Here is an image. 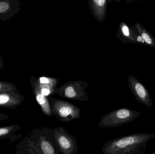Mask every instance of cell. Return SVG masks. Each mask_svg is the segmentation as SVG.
Returning a JSON list of instances; mask_svg holds the SVG:
<instances>
[{
  "instance_id": "1",
  "label": "cell",
  "mask_w": 155,
  "mask_h": 154,
  "mask_svg": "<svg viewBox=\"0 0 155 154\" xmlns=\"http://www.w3.org/2000/svg\"><path fill=\"white\" fill-rule=\"evenodd\" d=\"M15 154H61L51 128H36L15 146Z\"/></svg>"
},
{
  "instance_id": "2",
  "label": "cell",
  "mask_w": 155,
  "mask_h": 154,
  "mask_svg": "<svg viewBox=\"0 0 155 154\" xmlns=\"http://www.w3.org/2000/svg\"><path fill=\"white\" fill-rule=\"evenodd\" d=\"M155 134L139 133L124 136L106 142L102 146L104 154H145L147 143Z\"/></svg>"
},
{
  "instance_id": "3",
  "label": "cell",
  "mask_w": 155,
  "mask_h": 154,
  "mask_svg": "<svg viewBox=\"0 0 155 154\" xmlns=\"http://www.w3.org/2000/svg\"><path fill=\"white\" fill-rule=\"evenodd\" d=\"M140 113L129 108H122L113 110L103 116L98 122L101 128L117 127L133 122L140 116Z\"/></svg>"
},
{
  "instance_id": "4",
  "label": "cell",
  "mask_w": 155,
  "mask_h": 154,
  "mask_svg": "<svg viewBox=\"0 0 155 154\" xmlns=\"http://www.w3.org/2000/svg\"><path fill=\"white\" fill-rule=\"evenodd\" d=\"M52 115L62 122H70L81 117V110L71 103L59 99H49Z\"/></svg>"
},
{
  "instance_id": "5",
  "label": "cell",
  "mask_w": 155,
  "mask_h": 154,
  "mask_svg": "<svg viewBox=\"0 0 155 154\" xmlns=\"http://www.w3.org/2000/svg\"><path fill=\"white\" fill-rule=\"evenodd\" d=\"M53 136L62 154H77L78 145L77 138L69 134L63 127L51 128Z\"/></svg>"
},
{
  "instance_id": "6",
  "label": "cell",
  "mask_w": 155,
  "mask_h": 154,
  "mask_svg": "<svg viewBox=\"0 0 155 154\" xmlns=\"http://www.w3.org/2000/svg\"><path fill=\"white\" fill-rule=\"evenodd\" d=\"M129 87L138 102L148 108L153 105L152 98L148 90L134 76L128 77Z\"/></svg>"
},
{
  "instance_id": "7",
  "label": "cell",
  "mask_w": 155,
  "mask_h": 154,
  "mask_svg": "<svg viewBox=\"0 0 155 154\" xmlns=\"http://www.w3.org/2000/svg\"><path fill=\"white\" fill-rule=\"evenodd\" d=\"M21 5L19 0H0V20L5 21L19 13Z\"/></svg>"
},
{
  "instance_id": "8",
  "label": "cell",
  "mask_w": 155,
  "mask_h": 154,
  "mask_svg": "<svg viewBox=\"0 0 155 154\" xmlns=\"http://www.w3.org/2000/svg\"><path fill=\"white\" fill-rule=\"evenodd\" d=\"M24 97L20 92L0 93V107L14 109L21 105Z\"/></svg>"
},
{
  "instance_id": "9",
  "label": "cell",
  "mask_w": 155,
  "mask_h": 154,
  "mask_svg": "<svg viewBox=\"0 0 155 154\" xmlns=\"http://www.w3.org/2000/svg\"><path fill=\"white\" fill-rule=\"evenodd\" d=\"M121 31L127 42L146 45L135 27H129L125 24H123L121 26Z\"/></svg>"
},
{
  "instance_id": "10",
  "label": "cell",
  "mask_w": 155,
  "mask_h": 154,
  "mask_svg": "<svg viewBox=\"0 0 155 154\" xmlns=\"http://www.w3.org/2000/svg\"><path fill=\"white\" fill-rule=\"evenodd\" d=\"M34 92L36 101L41 107L43 113L48 117H51V112L49 100L46 97L41 94L40 89L37 85H35Z\"/></svg>"
},
{
  "instance_id": "11",
  "label": "cell",
  "mask_w": 155,
  "mask_h": 154,
  "mask_svg": "<svg viewBox=\"0 0 155 154\" xmlns=\"http://www.w3.org/2000/svg\"><path fill=\"white\" fill-rule=\"evenodd\" d=\"M135 27L139 35L143 38L146 45L151 47H155V39L146 28L139 23H135Z\"/></svg>"
},
{
  "instance_id": "12",
  "label": "cell",
  "mask_w": 155,
  "mask_h": 154,
  "mask_svg": "<svg viewBox=\"0 0 155 154\" xmlns=\"http://www.w3.org/2000/svg\"><path fill=\"white\" fill-rule=\"evenodd\" d=\"M21 129V127L18 124L0 127V139L8 138Z\"/></svg>"
},
{
  "instance_id": "13",
  "label": "cell",
  "mask_w": 155,
  "mask_h": 154,
  "mask_svg": "<svg viewBox=\"0 0 155 154\" xmlns=\"http://www.w3.org/2000/svg\"><path fill=\"white\" fill-rule=\"evenodd\" d=\"M61 95L65 97L72 99L85 100L87 99V98L84 97L83 95L77 93L73 87L71 86L66 87L64 90V93H62Z\"/></svg>"
},
{
  "instance_id": "14",
  "label": "cell",
  "mask_w": 155,
  "mask_h": 154,
  "mask_svg": "<svg viewBox=\"0 0 155 154\" xmlns=\"http://www.w3.org/2000/svg\"><path fill=\"white\" fill-rule=\"evenodd\" d=\"M7 92H19L13 83L0 80V93Z\"/></svg>"
},
{
  "instance_id": "15",
  "label": "cell",
  "mask_w": 155,
  "mask_h": 154,
  "mask_svg": "<svg viewBox=\"0 0 155 154\" xmlns=\"http://www.w3.org/2000/svg\"><path fill=\"white\" fill-rule=\"evenodd\" d=\"M40 90L41 94L45 97L50 96L51 93V90L49 89L48 88L45 87H42L40 89Z\"/></svg>"
},
{
  "instance_id": "16",
  "label": "cell",
  "mask_w": 155,
  "mask_h": 154,
  "mask_svg": "<svg viewBox=\"0 0 155 154\" xmlns=\"http://www.w3.org/2000/svg\"><path fill=\"white\" fill-rule=\"evenodd\" d=\"M94 2L95 4L98 6H102L104 5L106 1L105 0H94Z\"/></svg>"
},
{
  "instance_id": "17",
  "label": "cell",
  "mask_w": 155,
  "mask_h": 154,
  "mask_svg": "<svg viewBox=\"0 0 155 154\" xmlns=\"http://www.w3.org/2000/svg\"><path fill=\"white\" fill-rule=\"evenodd\" d=\"M10 118V117L4 113L0 112V121L8 119Z\"/></svg>"
},
{
  "instance_id": "18",
  "label": "cell",
  "mask_w": 155,
  "mask_h": 154,
  "mask_svg": "<svg viewBox=\"0 0 155 154\" xmlns=\"http://www.w3.org/2000/svg\"><path fill=\"white\" fill-rule=\"evenodd\" d=\"M40 83L42 84H48L49 83V80L47 78L42 77L40 78Z\"/></svg>"
},
{
  "instance_id": "19",
  "label": "cell",
  "mask_w": 155,
  "mask_h": 154,
  "mask_svg": "<svg viewBox=\"0 0 155 154\" xmlns=\"http://www.w3.org/2000/svg\"><path fill=\"white\" fill-rule=\"evenodd\" d=\"M4 68V63L3 60L0 54V70L3 69Z\"/></svg>"
},
{
  "instance_id": "20",
  "label": "cell",
  "mask_w": 155,
  "mask_h": 154,
  "mask_svg": "<svg viewBox=\"0 0 155 154\" xmlns=\"http://www.w3.org/2000/svg\"><path fill=\"white\" fill-rule=\"evenodd\" d=\"M151 154H155V151L154 152H153V153H152Z\"/></svg>"
},
{
  "instance_id": "21",
  "label": "cell",
  "mask_w": 155,
  "mask_h": 154,
  "mask_svg": "<svg viewBox=\"0 0 155 154\" xmlns=\"http://www.w3.org/2000/svg\"></svg>"
}]
</instances>
